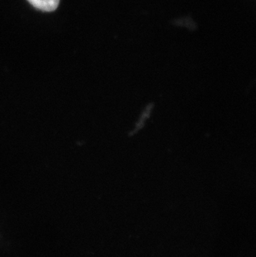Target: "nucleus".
Instances as JSON below:
<instances>
[{
	"instance_id": "obj_1",
	"label": "nucleus",
	"mask_w": 256,
	"mask_h": 257,
	"mask_svg": "<svg viewBox=\"0 0 256 257\" xmlns=\"http://www.w3.org/2000/svg\"><path fill=\"white\" fill-rule=\"evenodd\" d=\"M34 8L44 12H53L58 8L60 0H28Z\"/></svg>"
}]
</instances>
